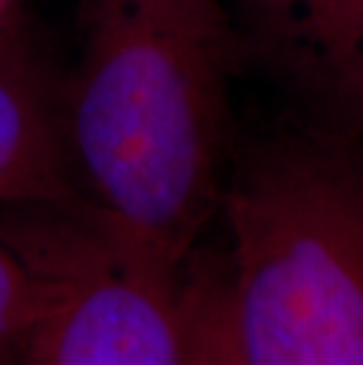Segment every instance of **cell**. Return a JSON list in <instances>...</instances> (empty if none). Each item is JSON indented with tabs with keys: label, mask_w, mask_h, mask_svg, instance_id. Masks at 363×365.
I'll use <instances>...</instances> for the list:
<instances>
[{
	"label": "cell",
	"mask_w": 363,
	"mask_h": 365,
	"mask_svg": "<svg viewBox=\"0 0 363 365\" xmlns=\"http://www.w3.org/2000/svg\"><path fill=\"white\" fill-rule=\"evenodd\" d=\"M236 73L224 0H81L78 61L61 88L76 207L182 269L222 212Z\"/></svg>",
	"instance_id": "6da1fadb"
},
{
	"label": "cell",
	"mask_w": 363,
	"mask_h": 365,
	"mask_svg": "<svg viewBox=\"0 0 363 365\" xmlns=\"http://www.w3.org/2000/svg\"><path fill=\"white\" fill-rule=\"evenodd\" d=\"M245 365H363V137L279 106L222 200Z\"/></svg>",
	"instance_id": "7a4b0ae2"
},
{
	"label": "cell",
	"mask_w": 363,
	"mask_h": 365,
	"mask_svg": "<svg viewBox=\"0 0 363 365\" xmlns=\"http://www.w3.org/2000/svg\"><path fill=\"white\" fill-rule=\"evenodd\" d=\"M7 245L41 287L21 365H182L184 264L133 250L76 205H43Z\"/></svg>",
	"instance_id": "3957f363"
},
{
	"label": "cell",
	"mask_w": 363,
	"mask_h": 365,
	"mask_svg": "<svg viewBox=\"0 0 363 365\" xmlns=\"http://www.w3.org/2000/svg\"><path fill=\"white\" fill-rule=\"evenodd\" d=\"M243 71L279 106L363 137V0H224Z\"/></svg>",
	"instance_id": "277c9868"
},
{
	"label": "cell",
	"mask_w": 363,
	"mask_h": 365,
	"mask_svg": "<svg viewBox=\"0 0 363 365\" xmlns=\"http://www.w3.org/2000/svg\"><path fill=\"white\" fill-rule=\"evenodd\" d=\"M0 200L76 205L61 139V90L0 45Z\"/></svg>",
	"instance_id": "5b68a950"
},
{
	"label": "cell",
	"mask_w": 363,
	"mask_h": 365,
	"mask_svg": "<svg viewBox=\"0 0 363 365\" xmlns=\"http://www.w3.org/2000/svg\"><path fill=\"white\" fill-rule=\"evenodd\" d=\"M182 365H245L234 325L224 252H194L184 267Z\"/></svg>",
	"instance_id": "8992f818"
},
{
	"label": "cell",
	"mask_w": 363,
	"mask_h": 365,
	"mask_svg": "<svg viewBox=\"0 0 363 365\" xmlns=\"http://www.w3.org/2000/svg\"><path fill=\"white\" fill-rule=\"evenodd\" d=\"M41 316V287L7 243H0V365H21Z\"/></svg>",
	"instance_id": "52a82bcc"
},
{
	"label": "cell",
	"mask_w": 363,
	"mask_h": 365,
	"mask_svg": "<svg viewBox=\"0 0 363 365\" xmlns=\"http://www.w3.org/2000/svg\"><path fill=\"white\" fill-rule=\"evenodd\" d=\"M14 0H0V24H3V19L7 17V12H10Z\"/></svg>",
	"instance_id": "ba28073f"
}]
</instances>
